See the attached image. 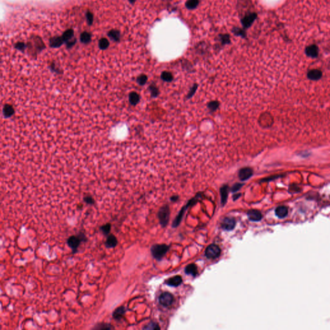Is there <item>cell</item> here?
Segmentation results:
<instances>
[{
    "instance_id": "6da1fadb",
    "label": "cell",
    "mask_w": 330,
    "mask_h": 330,
    "mask_svg": "<svg viewBox=\"0 0 330 330\" xmlns=\"http://www.w3.org/2000/svg\"><path fill=\"white\" fill-rule=\"evenodd\" d=\"M168 248L166 244H155L151 248L152 255L155 259L161 260L166 253Z\"/></svg>"
},
{
    "instance_id": "7a4b0ae2",
    "label": "cell",
    "mask_w": 330,
    "mask_h": 330,
    "mask_svg": "<svg viewBox=\"0 0 330 330\" xmlns=\"http://www.w3.org/2000/svg\"><path fill=\"white\" fill-rule=\"evenodd\" d=\"M83 239H87L83 233L81 236H72L67 239L68 246L72 250L74 253H76L78 248H79L81 242L83 241Z\"/></svg>"
},
{
    "instance_id": "3957f363",
    "label": "cell",
    "mask_w": 330,
    "mask_h": 330,
    "mask_svg": "<svg viewBox=\"0 0 330 330\" xmlns=\"http://www.w3.org/2000/svg\"><path fill=\"white\" fill-rule=\"evenodd\" d=\"M257 18V14L256 13H250L246 15H244L241 18V23L242 25L243 26V28L244 29L249 28L252 24L254 23V21Z\"/></svg>"
},
{
    "instance_id": "277c9868",
    "label": "cell",
    "mask_w": 330,
    "mask_h": 330,
    "mask_svg": "<svg viewBox=\"0 0 330 330\" xmlns=\"http://www.w3.org/2000/svg\"><path fill=\"white\" fill-rule=\"evenodd\" d=\"M221 254V249L216 244H210L208 246L205 251L206 256L208 259H217L219 257Z\"/></svg>"
},
{
    "instance_id": "5b68a950",
    "label": "cell",
    "mask_w": 330,
    "mask_h": 330,
    "mask_svg": "<svg viewBox=\"0 0 330 330\" xmlns=\"http://www.w3.org/2000/svg\"><path fill=\"white\" fill-rule=\"evenodd\" d=\"M158 217H159V221H160L161 225L163 226H166L169 221V217H170L169 208L167 206L161 208V209L159 211Z\"/></svg>"
},
{
    "instance_id": "8992f818",
    "label": "cell",
    "mask_w": 330,
    "mask_h": 330,
    "mask_svg": "<svg viewBox=\"0 0 330 330\" xmlns=\"http://www.w3.org/2000/svg\"><path fill=\"white\" fill-rule=\"evenodd\" d=\"M174 301V297L172 294L170 293L165 292L161 295L159 297V302L163 306L167 307L172 305Z\"/></svg>"
},
{
    "instance_id": "52a82bcc",
    "label": "cell",
    "mask_w": 330,
    "mask_h": 330,
    "mask_svg": "<svg viewBox=\"0 0 330 330\" xmlns=\"http://www.w3.org/2000/svg\"><path fill=\"white\" fill-rule=\"evenodd\" d=\"M253 171L252 168L250 167H244L240 169L239 171L238 176L241 180L244 181V180H246L249 179L253 175Z\"/></svg>"
},
{
    "instance_id": "ba28073f",
    "label": "cell",
    "mask_w": 330,
    "mask_h": 330,
    "mask_svg": "<svg viewBox=\"0 0 330 330\" xmlns=\"http://www.w3.org/2000/svg\"><path fill=\"white\" fill-rule=\"evenodd\" d=\"M236 220L233 217H226L222 222V227L223 229L230 231L232 230L236 226Z\"/></svg>"
},
{
    "instance_id": "9c48e42d",
    "label": "cell",
    "mask_w": 330,
    "mask_h": 330,
    "mask_svg": "<svg viewBox=\"0 0 330 330\" xmlns=\"http://www.w3.org/2000/svg\"><path fill=\"white\" fill-rule=\"evenodd\" d=\"M318 47L316 45H311L308 46L305 49L306 54L312 58H317L318 56Z\"/></svg>"
},
{
    "instance_id": "30bf717a",
    "label": "cell",
    "mask_w": 330,
    "mask_h": 330,
    "mask_svg": "<svg viewBox=\"0 0 330 330\" xmlns=\"http://www.w3.org/2000/svg\"><path fill=\"white\" fill-rule=\"evenodd\" d=\"M118 241L116 237L114 235H113V234H110L109 236H108L105 241V246L106 248H114L118 245Z\"/></svg>"
},
{
    "instance_id": "8fae6325",
    "label": "cell",
    "mask_w": 330,
    "mask_h": 330,
    "mask_svg": "<svg viewBox=\"0 0 330 330\" xmlns=\"http://www.w3.org/2000/svg\"><path fill=\"white\" fill-rule=\"evenodd\" d=\"M248 217L252 221H259L262 219L261 213L257 210H251L248 212Z\"/></svg>"
},
{
    "instance_id": "7c38bea8",
    "label": "cell",
    "mask_w": 330,
    "mask_h": 330,
    "mask_svg": "<svg viewBox=\"0 0 330 330\" xmlns=\"http://www.w3.org/2000/svg\"><path fill=\"white\" fill-rule=\"evenodd\" d=\"M322 72L318 69H313L307 72V78L311 80H318L322 78Z\"/></svg>"
},
{
    "instance_id": "4fadbf2b",
    "label": "cell",
    "mask_w": 330,
    "mask_h": 330,
    "mask_svg": "<svg viewBox=\"0 0 330 330\" xmlns=\"http://www.w3.org/2000/svg\"><path fill=\"white\" fill-rule=\"evenodd\" d=\"M125 312H126L125 307L123 306H119L118 307H117L115 310V311L113 312L112 316L115 319V320H120V319H121L123 315H124Z\"/></svg>"
},
{
    "instance_id": "5bb4252c",
    "label": "cell",
    "mask_w": 330,
    "mask_h": 330,
    "mask_svg": "<svg viewBox=\"0 0 330 330\" xmlns=\"http://www.w3.org/2000/svg\"><path fill=\"white\" fill-rule=\"evenodd\" d=\"M65 42L61 36H55L53 37L50 40V46L53 48L59 47L62 45L63 43Z\"/></svg>"
},
{
    "instance_id": "9a60e30c",
    "label": "cell",
    "mask_w": 330,
    "mask_h": 330,
    "mask_svg": "<svg viewBox=\"0 0 330 330\" xmlns=\"http://www.w3.org/2000/svg\"><path fill=\"white\" fill-rule=\"evenodd\" d=\"M288 214V209L287 207L281 206L275 209V215L279 218H284Z\"/></svg>"
},
{
    "instance_id": "2e32d148",
    "label": "cell",
    "mask_w": 330,
    "mask_h": 330,
    "mask_svg": "<svg viewBox=\"0 0 330 330\" xmlns=\"http://www.w3.org/2000/svg\"><path fill=\"white\" fill-rule=\"evenodd\" d=\"M182 278L180 276L177 275L171 277L167 281V284L170 286H178L182 283Z\"/></svg>"
},
{
    "instance_id": "e0dca14e",
    "label": "cell",
    "mask_w": 330,
    "mask_h": 330,
    "mask_svg": "<svg viewBox=\"0 0 330 330\" xmlns=\"http://www.w3.org/2000/svg\"><path fill=\"white\" fill-rule=\"evenodd\" d=\"M228 188H229L227 185H225V186H223L220 190L221 196V203L222 205H225L226 203V201L228 199Z\"/></svg>"
},
{
    "instance_id": "ac0fdd59",
    "label": "cell",
    "mask_w": 330,
    "mask_h": 330,
    "mask_svg": "<svg viewBox=\"0 0 330 330\" xmlns=\"http://www.w3.org/2000/svg\"><path fill=\"white\" fill-rule=\"evenodd\" d=\"M3 113L5 118H10V117H11L14 114V109L13 106L8 104H5L3 109Z\"/></svg>"
},
{
    "instance_id": "d6986e66",
    "label": "cell",
    "mask_w": 330,
    "mask_h": 330,
    "mask_svg": "<svg viewBox=\"0 0 330 330\" xmlns=\"http://www.w3.org/2000/svg\"><path fill=\"white\" fill-rule=\"evenodd\" d=\"M185 272L188 275H191L194 277H195L198 273L196 265L194 264H190L188 265L185 268Z\"/></svg>"
},
{
    "instance_id": "ffe728a7",
    "label": "cell",
    "mask_w": 330,
    "mask_h": 330,
    "mask_svg": "<svg viewBox=\"0 0 330 330\" xmlns=\"http://www.w3.org/2000/svg\"><path fill=\"white\" fill-rule=\"evenodd\" d=\"M232 33L237 36H241L242 38H246V33L245 30L239 28V27H233L231 29Z\"/></svg>"
},
{
    "instance_id": "44dd1931",
    "label": "cell",
    "mask_w": 330,
    "mask_h": 330,
    "mask_svg": "<svg viewBox=\"0 0 330 330\" xmlns=\"http://www.w3.org/2000/svg\"><path fill=\"white\" fill-rule=\"evenodd\" d=\"M140 95L135 92H132L129 94V101L132 105H136L140 102Z\"/></svg>"
},
{
    "instance_id": "7402d4cb",
    "label": "cell",
    "mask_w": 330,
    "mask_h": 330,
    "mask_svg": "<svg viewBox=\"0 0 330 330\" xmlns=\"http://www.w3.org/2000/svg\"><path fill=\"white\" fill-rule=\"evenodd\" d=\"M109 37L115 41H119L120 39V32L118 30H112L108 33Z\"/></svg>"
},
{
    "instance_id": "603a6c76",
    "label": "cell",
    "mask_w": 330,
    "mask_h": 330,
    "mask_svg": "<svg viewBox=\"0 0 330 330\" xmlns=\"http://www.w3.org/2000/svg\"><path fill=\"white\" fill-rule=\"evenodd\" d=\"M199 3V0H187L185 3V7L189 10L196 8Z\"/></svg>"
},
{
    "instance_id": "cb8c5ba5",
    "label": "cell",
    "mask_w": 330,
    "mask_h": 330,
    "mask_svg": "<svg viewBox=\"0 0 330 330\" xmlns=\"http://www.w3.org/2000/svg\"><path fill=\"white\" fill-rule=\"evenodd\" d=\"M219 40H220L221 44L222 45L230 44L231 38H230V36L229 34H219Z\"/></svg>"
},
{
    "instance_id": "d4e9b609",
    "label": "cell",
    "mask_w": 330,
    "mask_h": 330,
    "mask_svg": "<svg viewBox=\"0 0 330 330\" xmlns=\"http://www.w3.org/2000/svg\"><path fill=\"white\" fill-rule=\"evenodd\" d=\"M92 36L91 34L88 33V32H83V33L81 34L80 36V41L84 44H87L91 41Z\"/></svg>"
},
{
    "instance_id": "484cf974",
    "label": "cell",
    "mask_w": 330,
    "mask_h": 330,
    "mask_svg": "<svg viewBox=\"0 0 330 330\" xmlns=\"http://www.w3.org/2000/svg\"><path fill=\"white\" fill-rule=\"evenodd\" d=\"M74 36V31L72 29H69L66 30L65 33L63 34L62 38L65 42H69L70 39Z\"/></svg>"
},
{
    "instance_id": "4316f807",
    "label": "cell",
    "mask_w": 330,
    "mask_h": 330,
    "mask_svg": "<svg viewBox=\"0 0 330 330\" xmlns=\"http://www.w3.org/2000/svg\"><path fill=\"white\" fill-rule=\"evenodd\" d=\"M161 78L164 81H166V82H171L173 80V76H172V73H170V72H167V71L163 72V73L161 74Z\"/></svg>"
},
{
    "instance_id": "83f0119b",
    "label": "cell",
    "mask_w": 330,
    "mask_h": 330,
    "mask_svg": "<svg viewBox=\"0 0 330 330\" xmlns=\"http://www.w3.org/2000/svg\"><path fill=\"white\" fill-rule=\"evenodd\" d=\"M111 228H112V225L110 223H106V224L100 227V230L103 232V233L104 236H109V234L111 230Z\"/></svg>"
},
{
    "instance_id": "f1b7e54d",
    "label": "cell",
    "mask_w": 330,
    "mask_h": 330,
    "mask_svg": "<svg viewBox=\"0 0 330 330\" xmlns=\"http://www.w3.org/2000/svg\"><path fill=\"white\" fill-rule=\"evenodd\" d=\"M110 43L106 38H101L99 41V47L101 50H106L109 46Z\"/></svg>"
},
{
    "instance_id": "f546056e",
    "label": "cell",
    "mask_w": 330,
    "mask_h": 330,
    "mask_svg": "<svg viewBox=\"0 0 330 330\" xmlns=\"http://www.w3.org/2000/svg\"><path fill=\"white\" fill-rule=\"evenodd\" d=\"M219 106V103L217 101H213L208 103V107L211 112H215L218 109Z\"/></svg>"
},
{
    "instance_id": "4dcf8cb0",
    "label": "cell",
    "mask_w": 330,
    "mask_h": 330,
    "mask_svg": "<svg viewBox=\"0 0 330 330\" xmlns=\"http://www.w3.org/2000/svg\"><path fill=\"white\" fill-rule=\"evenodd\" d=\"M147 79L148 78L146 75H145V74H141V75L138 76V78H137V82L140 85H144L145 84H146Z\"/></svg>"
},
{
    "instance_id": "1f68e13d",
    "label": "cell",
    "mask_w": 330,
    "mask_h": 330,
    "mask_svg": "<svg viewBox=\"0 0 330 330\" xmlns=\"http://www.w3.org/2000/svg\"><path fill=\"white\" fill-rule=\"evenodd\" d=\"M149 89H150V91L151 92V95L152 97H157L158 94H159V90H158V89L156 86H155V85H150V87H149Z\"/></svg>"
},
{
    "instance_id": "d6a6232c",
    "label": "cell",
    "mask_w": 330,
    "mask_h": 330,
    "mask_svg": "<svg viewBox=\"0 0 330 330\" xmlns=\"http://www.w3.org/2000/svg\"><path fill=\"white\" fill-rule=\"evenodd\" d=\"M197 87H198V86H197V84H195L194 86L191 87V89H190L189 93L188 94V95H187L188 98H191V97L193 96V95H194V94L195 93L197 89Z\"/></svg>"
},
{
    "instance_id": "836d02e7",
    "label": "cell",
    "mask_w": 330,
    "mask_h": 330,
    "mask_svg": "<svg viewBox=\"0 0 330 330\" xmlns=\"http://www.w3.org/2000/svg\"><path fill=\"white\" fill-rule=\"evenodd\" d=\"M86 18H87L88 24L89 25H91L93 23V19H94V17H93L92 13L91 12H90V11L87 12V13H86Z\"/></svg>"
},
{
    "instance_id": "e575fe53",
    "label": "cell",
    "mask_w": 330,
    "mask_h": 330,
    "mask_svg": "<svg viewBox=\"0 0 330 330\" xmlns=\"http://www.w3.org/2000/svg\"><path fill=\"white\" fill-rule=\"evenodd\" d=\"M113 327L111 326L110 324H98V326H95L94 327V329H112Z\"/></svg>"
},
{
    "instance_id": "d590c367",
    "label": "cell",
    "mask_w": 330,
    "mask_h": 330,
    "mask_svg": "<svg viewBox=\"0 0 330 330\" xmlns=\"http://www.w3.org/2000/svg\"><path fill=\"white\" fill-rule=\"evenodd\" d=\"M144 329H159V327L158 326V325L155 323H154V322H151L148 325H147L146 327H144Z\"/></svg>"
},
{
    "instance_id": "8d00e7d4",
    "label": "cell",
    "mask_w": 330,
    "mask_h": 330,
    "mask_svg": "<svg viewBox=\"0 0 330 330\" xmlns=\"http://www.w3.org/2000/svg\"><path fill=\"white\" fill-rule=\"evenodd\" d=\"M244 185L243 184H241V183H236L232 187H231V191L232 192H236V191H237L239 190H240V188L243 186Z\"/></svg>"
},
{
    "instance_id": "74e56055",
    "label": "cell",
    "mask_w": 330,
    "mask_h": 330,
    "mask_svg": "<svg viewBox=\"0 0 330 330\" xmlns=\"http://www.w3.org/2000/svg\"><path fill=\"white\" fill-rule=\"evenodd\" d=\"M16 48H17V49H18L19 50L23 51L25 48V45L24 43L19 42V43H16Z\"/></svg>"
},
{
    "instance_id": "f35d334b",
    "label": "cell",
    "mask_w": 330,
    "mask_h": 330,
    "mask_svg": "<svg viewBox=\"0 0 330 330\" xmlns=\"http://www.w3.org/2000/svg\"><path fill=\"white\" fill-rule=\"evenodd\" d=\"M84 201L85 203H87V204H89V205H92L94 201H93V199L91 197H89V196H87L86 197L84 198Z\"/></svg>"
},
{
    "instance_id": "ab89813d",
    "label": "cell",
    "mask_w": 330,
    "mask_h": 330,
    "mask_svg": "<svg viewBox=\"0 0 330 330\" xmlns=\"http://www.w3.org/2000/svg\"><path fill=\"white\" fill-rule=\"evenodd\" d=\"M76 39H75V40H74V41H71V42L69 41V42H67V45L68 48H70V47H72V46H73V45H74V44H75V43H76Z\"/></svg>"
},
{
    "instance_id": "60d3db41",
    "label": "cell",
    "mask_w": 330,
    "mask_h": 330,
    "mask_svg": "<svg viewBox=\"0 0 330 330\" xmlns=\"http://www.w3.org/2000/svg\"><path fill=\"white\" fill-rule=\"evenodd\" d=\"M129 2L131 3V4H134L135 2V0H129Z\"/></svg>"
}]
</instances>
